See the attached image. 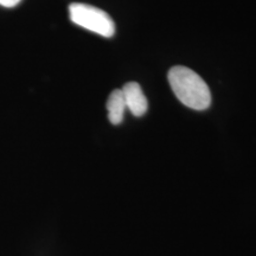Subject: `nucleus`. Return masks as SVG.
I'll use <instances>...</instances> for the list:
<instances>
[{"mask_svg": "<svg viewBox=\"0 0 256 256\" xmlns=\"http://www.w3.org/2000/svg\"><path fill=\"white\" fill-rule=\"evenodd\" d=\"M69 16L74 24L102 37L110 38L115 34L113 19L110 14L95 6L74 2L69 6Z\"/></svg>", "mask_w": 256, "mask_h": 256, "instance_id": "obj_2", "label": "nucleus"}, {"mask_svg": "<svg viewBox=\"0 0 256 256\" xmlns=\"http://www.w3.org/2000/svg\"><path fill=\"white\" fill-rule=\"evenodd\" d=\"M122 92L127 110L134 116H142L147 112V98L142 87L136 82H128L124 86Z\"/></svg>", "mask_w": 256, "mask_h": 256, "instance_id": "obj_3", "label": "nucleus"}, {"mask_svg": "<svg viewBox=\"0 0 256 256\" xmlns=\"http://www.w3.org/2000/svg\"><path fill=\"white\" fill-rule=\"evenodd\" d=\"M168 82L177 98L194 110H204L211 104V94L204 80L186 66H174L168 72Z\"/></svg>", "mask_w": 256, "mask_h": 256, "instance_id": "obj_1", "label": "nucleus"}, {"mask_svg": "<svg viewBox=\"0 0 256 256\" xmlns=\"http://www.w3.org/2000/svg\"><path fill=\"white\" fill-rule=\"evenodd\" d=\"M22 0H0V6H4V8H14Z\"/></svg>", "mask_w": 256, "mask_h": 256, "instance_id": "obj_5", "label": "nucleus"}, {"mask_svg": "<svg viewBox=\"0 0 256 256\" xmlns=\"http://www.w3.org/2000/svg\"><path fill=\"white\" fill-rule=\"evenodd\" d=\"M126 102H124L121 89L112 92L107 101L108 119L113 124H119L122 122L124 112H126Z\"/></svg>", "mask_w": 256, "mask_h": 256, "instance_id": "obj_4", "label": "nucleus"}]
</instances>
